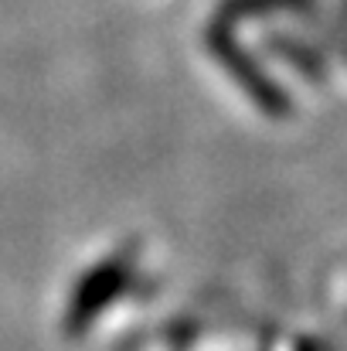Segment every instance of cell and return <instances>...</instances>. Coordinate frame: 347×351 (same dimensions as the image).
Segmentation results:
<instances>
[{
	"mask_svg": "<svg viewBox=\"0 0 347 351\" xmlns=\"http://www.w3.org/2000/svg\"><path fill=\"white\" fill-rule=\"evenodd\" d=\"M129 280H133V256L129 252H116L110 259H103L99 266H92L79 280V287L65 307L62 328L68 335H82L86 328H92V321L129 287Z\"/></svg>",
	"mask_w": 347,
	"mask_h": 351,
	"instance_id": "obj_1",
	"label": "cell"
}]
</instances>
